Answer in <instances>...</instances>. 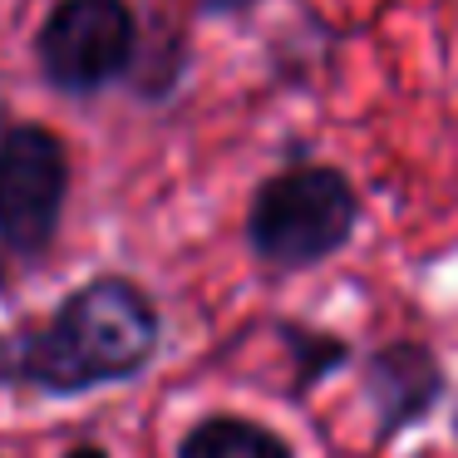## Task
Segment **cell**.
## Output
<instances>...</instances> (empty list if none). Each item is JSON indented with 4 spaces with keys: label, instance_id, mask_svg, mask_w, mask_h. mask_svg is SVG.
Returning a JSON list of instances; mask_svg holds the SVG:
<instances>
[{
    "label": "cell",
    "instance_id": "9",
    "mask_svg": "<svg viewBox=\"0 0 458 458\" xmlns=\"http://www.w3.org/2000/svg\"><path fill=\"white\" fill-rule=\"evenodd\" d=\"M64 458H109V454H104V448H94V444H80V448H70Z\"/></svg>",
    "mask_w": 458,
    "mask_h": 458
},
{
    "label": "cell",
    "instance_id": "7",
    "mask_svg": "<svg viewBox=\"0 0 458 458\" xmlns=\"http://www.w3.org/2000/svg\"><path fill=\"white\" fill-rule=\"evenodd\" d=\"M286 340L296 345V355H301V385H310L316 375H326L330 365H340L345 360V345L340 340H326V335H310V330H296V326H286Z\"/></svg>",
    "mask_w": 458,
    "mask_h": 458
},
{
    "label": "cell",
    "instance_id": "1",
    "mask_svg": "<svg viewBox=\"0 0 458 458\" xmlns=\"http://www.w3.org/2000/svg\"><path fill=\"white\" fill-rule=\"evenodd\" d=\"M158 350V310L133 281L104 276L74 291L50 326L0 345V379H25L45 394L129 379Z\"/></svg>",
    "mask_w": 458,
    "mask_h": 458
},
{
    "label": "cell",
    "instance_id": "2",
    "mask_svg": "<svg viewBox=\"0 0 458 458\" xmlns=\"http://www.w3.org/2000/svg\"><path fill=\"white\" fill-rule=\"evenodd\" d=\"M251 247L276 267H306L345 247L355 232V192L335 168H291L251 202Z\"/></svg>",
    "mask_w": 458,
    "mask_h": 458
},
{
    "label": "cell",
    "instance_id": "6",
    "mask_svg": "<svg viewBox=\"0 0 458 458\" xmlns=\"http://www.w3.org/2000/svg\"><path fill=\"white\" fill-rule=\"evenodd\" d=\"M178 458H291V444L271 428L251 424V419H202L188 438H182Z\"/></svg>",
    "mask_w": 458,
    "mask_h": 458
},
{
    "label": "cell",
    "instance_id": "5",
    "mask_svg": "<svg viewBox=\"0 0 458 458\" xmlns=\"http://www.w3.org/2000/svg\"><path fill=\"white\" fill-rule=\"evenodd\" d=\"M369 394L379 404V434L389 438L434 409V399L444 394V375H438L434 355L424 345L399 340V345H385L369 360Z\"/></svg>",
    "mask_w": 458,
    "mask_h": 458
},
{
    "label": "cell",
    "instance_id": "3",
    "mask_svg": "<svg viewBox=\"0 0 458 458\" xmlns=\"http://www.w3.org/2000/svg\"><path fill=\"white\" fill-rule=\"evenodd\" d=\"M70 188L64 143L45 123H21L0 139V242L21 257L45 251Z\"/></svg>",
    "mask_w": 458,
    "mask_h": 458
},
{
    "label": "cell",
    "instance_id": "4",
    "mask_svg": "<svg viewBox=\"0 0 458 458\" xmlns=\"http://www.w3.org/2000/svg\"><path fill=\"white\" fill-rule=\"evenodd\" d=\"M133 60V15L123 0H60L40 30V70L55 89L89 94Z\"/></svg>",
    "mask_w": 458,
    "mask_h": 458
},
{
    "label": "cell",
    "instance_id": "8",
    "mask_svg": "<svg viewBox=\"0 0 458 458\" xmlns=\"http://www.w3.org/2000/svg\"><path fill=\"white\" fill-rule=\"evenodd\" d=\"M208 11H247V5H257V0H202Z\"/></svg>",
    "mask_w": 458,
    "mask_h": 458
}]
</instances>
